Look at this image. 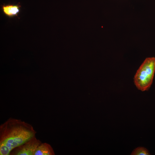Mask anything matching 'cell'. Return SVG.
<instances>
[{"mask_svg": "<svg viewBox=\"0 0 155 155\" xmlns=\"http://www.w3.org/2000/svg\"><path fill=\"white\" fill-rule=\"evenodd\" d=\"M36 132L30 124L20 120L10 118L0 127V155H8L35 136Z\"/></svg>", "mask_w": 155, "mask_h": 155, "instance_id": "1", "label": "cell"}, {"mask_svg": "<svg viewBox=\"0 0 155 155\" xmlns=\"http://www.w3.org/2000/svg\"><path fill=\"white\" fill-rule=\"evenodd\" d=\"M155 72V57L146 58L137 70L133 78L137 89L148 90L152 85Z\"/></svg>", "mask_w": 155, "mask_h": 155, "instance_id": "2", "label": "cell"}, {"mask_svg": "<svg viewBox=\"0 0 155 155\" xmlns=\"http://www.w3.org/2000/svg\"><path fill=\"white\" fill-rule=\"evenodd\" d=\"M41 143V142L37 139L35 136L20 146L15 154L34 155L36 148Z\"/></svg>", "mask_w": 155, "mask_h": 155, "instance_id": "3", "label": "cell"}, {"mask_svg": "<svg viewBox=\"0 0 155 155\" xmlns=\"http://www.w3.org/2000/svg\"><path fill=\"white\" fill-rule=\"evenodd\" d=\"M20 5H3L1 6V9L4 13L9 17L18 16L20 11Z\"/></svg>", "mask_w": 155, "mask_h": 155, "instance_id": "4", "label": "cell"}, {"mask_svg": "<svg viewBox=\"0 0 155 155\" xmlns=\"http://www.w3.org/2000/svg\"><path fill=\"white\" fill-rule=\"evenodd\" d=\"M54 151L51 146L45 143H41L37 148L34 155H53Z\"/></svg>", "mask_w": 155, "mask_h": 155, "instance_id": "5", "label": "cell"}, {"mask_svg": "<svg viewBox=\"0 0 155 155\" xmlns=\"http://www.w3.org/2000/svg\"><path fill=\"white\" fill-rule=\"evenodd\" d=\"M131 155H149L150 153L148 150L143 147H139L135 149Z\"/></svg>", "mask_w": 155, "mask_h": 155, "instance_id": "6", "label": "cell"}]
</instances>
